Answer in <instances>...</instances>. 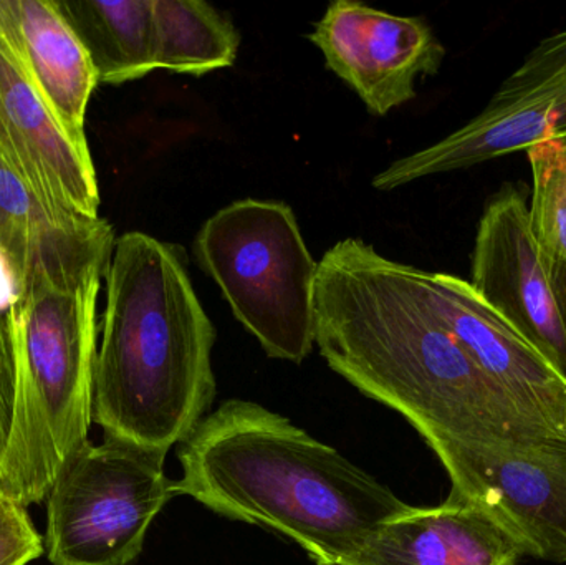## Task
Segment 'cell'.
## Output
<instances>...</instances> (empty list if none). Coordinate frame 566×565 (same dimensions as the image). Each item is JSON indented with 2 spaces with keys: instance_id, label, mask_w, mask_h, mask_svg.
Returning <instances> with one entry per match:
<instances>
[{
  "instance_id": "obj_13",
  "label": "cell",
  "mask_w": 566,
  "mask_h": 565,
  "mask_svg": "<svg viewBox=\"0 0 566 565\" xmlns=\"http://www.w3.org/2000/svg\"><path fill=\"white\" fill-rule=\"evenodd\" d=\"M521 546L478 504L449 496L382 523L343 565H518Z\"/></svg>"
},
{
  "instance_id": "obj_14",
  "label": "cell",
  "mask_w": 566,
  "mask_h": 565,
  "mask_svg": "<svg viewBox=\"0 0 566 565\" xmlns=\"http://www.w3.org/2000/svg\"><path fill=\"white\" fill-rule=\"evenodd\" d=\"M116 239L102 218H83L43 198L0 151V252L19 291L36 272L73 271L112 259Z\"/></svg>"
},
{
  "instance_id": "obj_21",
  "label": "cell",
  "mask_w": 566,
  "mask_h": 565,
  "mask_svg": "<svg viewBox=\"0 0 566 565\" xmlns=\"http://www.w3.org/2000/svg\"><path fill=\"white\" fill-rule=\"evenodd\" d=\"M20 291L15 271L3 252H0V312L10 311L19 302Z\"/></svg>"
},
{
  "instance_id": "obj_3",
  "label": "cell",
  "mask_w": 566,
  "mask_h": 565,
  "mask_svg": "<svg viewBox=\"0 0 566 565\" xmlns=\"http://www.w3.org/2000/svg\"><path fill=\"white\" fill-rule=\"evenodd\" d=\"M214 344L185 249L145 232L116 239L93 381L105 437L166 454L181 444L214 404Z\"/></svg>"
},
{
  "instance_id": "obj_22",
  "label": "cell",
  "mask_w": 566,
  "mask_h": 565,
  "mask_svg": "<svg viewBox=\"0 0 566 565\" xmlns=\"http://www.w3.org/2000/svg\"><path fill=\"white\" fill-rule=\"evenodd\" d=\"M0 494H2V493H0Z\"/></svg>"
},
{
  "instance_id": "obj_4",
  "label": "cell",
  "mask_w": 566,
  "mask_h": 565,
  "mask_svg": "<svg viewBox=\"0 0 566 565\" xmlns=\"http://www.w3.org/2000/svg\"><path fill=\"white\" fill-rule=\"evenodd\" d=\"M109 261L36 272L13 307L17 395L0 461V493L42 503L70 457L88 441L96 362V301Z\"/></svg>"
},
{
  "instance_id": "obj_6",
  "label": "cell",
  "mask_w": 566,
  "mask_h": 565,
  "mask_svg": "<svg viewBox=\"0 0 566 565\" xmlns=\"http://www.w3.org/2000/svg\"><path fill=\"white\" fill-rule=\"evenodd\" d=\"M166 453L105 437L83 443L46 496V557L53 565H129L176 496Z\"/></svg>"
},
{
  "instance_id": "obj_17",
  "label": "cell",
  "mask_w": 566,
  "mask_h": 565,
  "mask_svg": "<svg viewBox=\"0 0 566 565\" xmlns=\"http://www.w3.org/2000/svg\"><path fill=\"white\" fill-rule=\"evenodd\" d=\"M153 10L156 70L201 76L235 62L241 36L208 2L153 0Z\"/></svg>"
},
{
  "instance_id": "obj_18",
  "label": "cell",
  "mask_w": 566,
  "mask_h": 565,
  "mask_svg": "<svg viewBox=\"0 0 566 565\" xmlns=\"http://www.w3.org/2000/svg\"><path fill=\"white\" fill-rule=\"evenodd\" d=\"M527 156L534 178L532 231L545 258L566 268V138L538 143Z\"/></svg>"
},
{
  "instance_id": "obj_2",
  "label": "cell",
  "mask_w": 566,
  "mask_h": 565,
  "mask_svg": "<svg viewBox=\"0 0 566 565\" xmlns=\"http://www.w3.org/2000/svg\"><path fill=\"white\" fill-rule=\"evenodd\" d=\"M178 458L176 496L275 531L315 565L345 564L409 508L335 448L252 401H224L179 444Z\"/></svg>"
},
{
  "instance_id": "obj_10",
  "label": "cell",
  "mask_w": 566,
  "mask_h": 565,
  "mask_svg": "<svg viewBox=\"0 0 566 565\" xmlns=\"http://www.w3.org/2000/svg\"><path fill=\"white\" fill-rule=\"evenodd\" d=\"M405 272L422 304L515 407L566 440V375L482 301L471 282L406 264Z\"/></svg>"
},
{
  "instance_id": "obj_15",
  "label": "cell",
  "mask_w": 566,
  "mask_h": 565,
  "mask_svg": "<svg viewBox=\"0 0 566 565\" xmlns=\"http://www.w3.org/2000/svg\"><path fill=\"white\" fill-rule=\"evenodd\" d=\"M0 39L76 142L98 85L95 66L55 0H0Z\"/></svg>"
},
{
  "instance_id": "obj_16",
  "label": "cell",
  "mask_w": 566,
  "mask_h": 565,
  "mask_svg": "<svg viewBox=\"0 0 566 565\" xmlns=\"http://www.w3.org/2000/svg\"><path fill=\"white\" fill-rule=\"evenodd\" d=\"M85 46L98 83L133 82L156 70L153 0H55Z\"/></svg>"
},
{
  "instance_id": "obj_12",
  "label": "cell",
  "mask_w": 566,
  "mask_h": 565,
  "mask_svg": "<svg viewBox=\"0 0 566 565\" xmlns=\"http://www.w3.org/2000/svg\"><path fill=\"white\" fill-rule=\"evenodd\" d=\"M0 151L53 205L99 218V191L88 143L56 118L29 73L0 39Z\"/></svg>"
},
{
  "instance_id": "obj_20",
  "label": "cell",
  "mask_w": 566,
  "mask_h": 565,
  "mask_svg": "<svg viewBox=\"0 0 566 565\" xmlns=\"http://www.w3.org/2000/svg\"><path fill=\"white\" fill-rule=\"evenodd\" d=\"M17 395L15 337L13 308L0 312V461L12 431Z\"/></svg>"
},
{
  "instance_id": "obj_8",
  "label": "cell",
  "mask_w": 566,
  "mask_h": 565,
  "mask_svg": "<svg viewBox=\"0 0 566 565\" xmlns=\"http://www.w3.org/2000/svg\"><path fill=\"white\" fill-rule=\"evenodd\" d=\"M439 461L449 496L488 511L524 556L566 564V440L458 448Z\"/></svg>"
},
{
  "instance_id": "obj_9",
  "label": "cell",
  "mask_w": 566,
  "mask_h": 565,
  "mask_svg": "<svg viewBox=\"0 0 566 565\" xmlns=\"http://www.w3.org/2000/svg\"><path fill=\"white\" fill-rule=\"evenodd\" d=\"M471 285L548 364L566 375V305L532 231L521 189L505 185L485 206Z\"/></svg>"
},
{
  "instance_id": "obj_1",
  "label": "cell",
  "mask_w": 566,
  "mask_h": 565,
  "mask_svg": "<svg viewBox=\"0 0 566 565\" xmlns=\"http://www.w3.org/2000/svg\"><path fill=\"white\" fill-rule=\"evenodd\" d=\"M315 344L332 370L401 414L439 460L458 448L565 440L528 420L422 304L405 264L361 239L318 262Z\"/></svg>"
},
{
  "instance_id": "obj_5",
  "label": "cell",
  "mask_w": 566,
  "mask_h": 565,
  "mask_svg": "<svg viewBox=\"0 0 566 565\" xmlns=\"http://www.w3.org/2000/svg\"><path fill=\"white\" fill-rule=\"evenodd\" d=\"M195 251L235 318L269 357L300 364L312 354L318 262L290 206L232 202L206 221Z\"/></svg>"
},
{
  "instance_id": "obj_7",
  "label": "cell",
  "mask_w": 566,
  "mask_h": 565,
  "mask_svg": "<svg viewBox=\"0 0 566 565\" xmlns=\"http://www.w3.org/2000/svg\"><path fill=\"white\" fill-rule=\"evenodd\" d=\"M558 138H566V29L541 40L468 125L392 163L373 186L391 191Z\"/></svg>"
},
{
  "instance_id": "obj_19",
  "label": "cell",
  "mask_w": 566,
  "mask_h": 565,
  "mask_svg": "<svg viewBox=\"0 0 566 565\" xmlns=\"http://www.w3.org/2000/svg\"><path fill=\"white\" fill-rule=\"evenodd\" d=\"M45 553L27 508L0 494V565H27Z\"/></svg>"
},
{
  "instance_id": "obj_11",
  "label": "cell",
  "mask_w": 566,
  "mask_h": 565,
  "mask_svg": "<svg viewBox=\"0 0 566 565\" xmlns=\"http://www.w3.org/2000/svg\"><path fill=\"white\" fill-rule=\"evenodd\" d=\"M310 40L326 66L348 83L373 115L416 96V80L434 75L446 50L419 17H398L353 0H336Z\"/></svg>"
}]
</instances>
